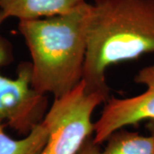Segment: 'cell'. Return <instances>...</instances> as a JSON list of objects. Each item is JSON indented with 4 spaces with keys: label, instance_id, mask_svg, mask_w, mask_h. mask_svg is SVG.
<instances>
[{
    "label": "cell",
    "instance_id": "obj_1",
    "mask_svg": "<svg viewBox=\"0 0 154 154\" xmlns=\"http://www.w3.org/2000/svg\"><path fill=\"white\" fill-rule=\"evenodd\" d=\"M154 53V0H98L92 5L82 82L109 97L106 70Z\"/></svg>",
    "mask_w": 154,
    "mask_h": 154
},
{
    "label": "cell",
    "instance_id": "obj_2",
    "mask_svg": "<svg viewBox=\"0 0 154 154\" xmlns=\"http://www.w3.org/2000/svg\"><path fill=\"white\" fill-rule=\"evenodd\" d=\"M91 11L92 4L84 2L65 14L19 22L38 94L61 98L82 82Z\"/></svg>",
    "mask_w": 154,
    "mask_h": 154
},
{
    "label": "cell",
    "instance_id": "obj_3",
    "mask_svg": "<svg viewBox=\"0 0 154 154\" xmlns=\"http://www.w3.org/2000/svg\"><path fill=\"white\" fill-rule=\"evenodd\" d=\"M108 99L100 93H88L83 82L70 93L54 99L43 119L48 138L39 154H76L94 135V110Z\"/></svg>",
    "mask_w": 154,
    "mask_h": 154
},
{
    "label": "cell",
    "instance_id": "obj_4",
    "mask_svg": "<svg viewBox=\"0 0 154 154\" xmlns=\"http://www.w3.org/2000/svg\"><path fill=\"white\" fill-rule=\"evenodd\" d=\"M5 20L0 11V28ZM13 58L11 42L0 33V120L18 134L27 135L44 119L48 99L32 87L30 62L19 64L15 78L1 73V68L10 64Z\"/></svg>",
    "mask_w": 154,
    "mask_h": 154
},
{
    "label": "cell",
    "instance_id": "obj_5",
    "mask_svg": "<svg viewBox=\"0 0 154 154\" xmlns=\"http://www.w3.org/2000/svg\"><path fill=\"white\" fill-rule=\"evenodd\" d=\"M134 82L146 87L142 94L122 99L109 98L105 102L99 119L94 122L96 144H103L111 134L125 127L154 119V63L140 69Z\"/></svg>",
    "mask_w": 154,
    "mask_h": 154
},
{
    "label": "cell",
    "instance_id": "obj_6",
    "mask_svg": "<svg viewBox=\"0 0 154 154\" xmlns=\"http://www.w3.org/2000/svg\"><path fill=\"white\" fill-rule=\"evenodd\" d=\"M85 0H0V11L8 19L29 21L65 14Z\"/></svg>",
    "mask_w": 154,
    "mask_h": 154
},
{
    "label": "cell",
    "instance_id": "obj_7",
    "mask_svg": "<svg viewBox=\"0 0 154 154\" xmlns=\"http://www.w3.org/2000/svg\"><path fill=\"white\" fill-rule=\"evenodd\" d=\"M5 127V122L0 120V154H39L47 141L48 128L43 120L18 140L6 134Z\"/></svg>",
    "mask_w": 154,
    "mask_h": 154
},
{
    "label": "cell",
    "instance_id": "obj_8",
    "mask_svg": "<svg viewBox=\"0 0 154 154\" xmlns=\"http://www.w3.org/2000/svg\"><path fill=\"white\" fill-rule=\"evenodd\" d=\"M100 154H154V138L122 128L111 134Z\"/></svg>",
    "mask_w": 154,
    "mask_h": 154
},
{
    "label": "cell",
    "instance_id": "obj_9",
    "mask_svg": "<svg viewBox=\"0 0 154 154\" xmlns=\"http://www.w3.org/2000/svg\"><path fill=\"white\" fill-rule=\"evenodd\" d=\"M100 145L94 142V135L89 137L76 154H100Z\"/></svg>",
    "mask_w": 154,
    "mask_h": 154
},
{
    "label": "cell",
    "instance_id": "obj_10",
    "mask_svg": "<svg viewBox=\"0 0 154 154\" xmlns=\"http://www.w3.org/2000/svg\"><path fill=\"white\" fill-rule=\"evenodd\" d=\"M146 129L148 130L149 134L152 135L154 138V119L153 120H150L147 121L146 122Z\"/></svg>",
    "mask_w": 154,
    "mask_h": 154
},
{
    "label": "cell",
    "instance_id": "obj_11",
    "mask_svg": "<svg viewBox=\"0 0 154 154\" xmlns=\"http://www.w3.org/2000/svg\"><path fill=\"white\" fill-rule=\"evenodd\" d=\"M94 1H98V0H94Z\"/></svg>",
    "mask_w": 154,
    "mask_h": 154
}]
</instances>
